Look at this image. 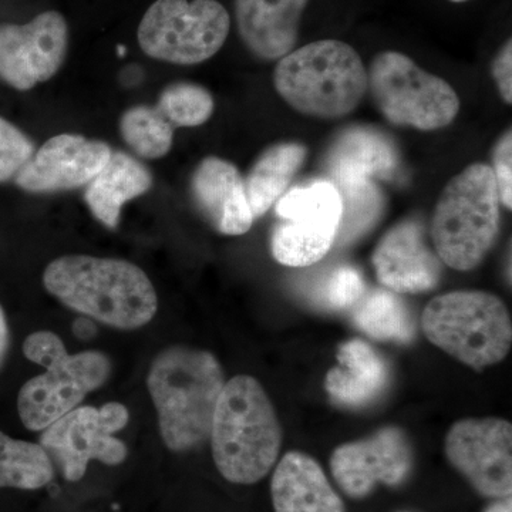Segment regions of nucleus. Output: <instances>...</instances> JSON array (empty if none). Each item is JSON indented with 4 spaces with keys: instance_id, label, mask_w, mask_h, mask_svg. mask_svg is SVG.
I'll return each mask as SVG.
<instances>
[{
    "instance_id": "1",
    "label": "nucleus",
    "mask_w": 512,
    "mask_h": 512,
    "mask_svg": "<svg viewBox=\"0 0 512 512\" xmlns=\"http://www.w3.org/2000/svg\"><path fill=\"white\" fill-rule=\"evenodd\" d=\"M43 284L67 308L113 328H143L158 309L146 272L123 259L62 256L47 265Z\"/></svg>"
},
{
    "instance_id": "2",
    "label": "nucleus",
    "mask_w": 512,
    "mask_h": 512,
    "mask_svg": "<svg viewBox=\"0 0 512 512\" xmlns=\"http://www.w3.org/2000/svg\"><path fill=\"white\" fill-rule=\"evenodd\" d=\"M224 386V370L211 352L171 346L158 353L148 370L147 387L165 446L181 453L210 439Z\"/></svg>"
},
{
    "instance_id": "3",
    "label": "nucleus",
    "mask_w": 512,
    "mask_h": 512,
    "mask_svg": "<svg viewBox=\"0 0 512 512\" xmlns=\"http://www.w3.org/2000/svg\"><path fill=\"white\" fill-rule=\"evenodd\" d=\"M215 466L229 483L251 485L278 463L282 427L274 404L255 377L225 382L211 426Z\"/></svg>"
},
{
    "instance_id": "4",
    "label": "nucleus",
    "mask_w": 512,
    "mask_h": 512,
    "mask_svg": "<svg viewBox=\"0 0 512 512\" xmlns=\"http://www.w3.org/2000/svg\"><path fill=\"white\" fill-rule=\"evenodd\" d=\"M276 92L293 110L315 119L348 116L367 93V69L348 43L318 40L279 59Z\"/></svg>"
},
{
    "instance_id": "5",
    "label": "nucleus",
    "mask_w": 512,
    "mask_h": 512,
    "mask_svg": "<svg viewBox=\"0 0 512 512\" xmlns=\"http://www.w3.org/2000/svg\"><path fill=\"white\" fill-rule=\"evenodd\" d=\"M500 195L491 165H468L441 191L431 220L440 261L456 271L476 269L500 232Z\"/></svg>"
},
{
    "instance_id": "6",
    "label": "nucleus",
    "mask_w": 512,
    "mask_h": 512,
    "mask_svg": "<svg viewBox=\"0 0 512 512\" xmlns=\"http://www.w3.org/2000/svg\"><path fill=\"white\" fill-rule=\"evenodd\" d=\"M23 353L46 372L23 384L18 412L26 429L43 431L64 414L79 407L87 394L107 382L109 357L97 350L69 355L56 333L40 330L23 342Z\"/></svg>"
},
{
    "instance_id": "7",
    "label": "nucleus",
    "mask_w": 512,
    "mask_h": 512,
    "mask_svg": "<svg viewBox=\"0 0 512 512\" xmlns=\"http://www.w3.org/2000/svg\"><path fill=\"white\" fill-rule=\"evenodd\" d=\"M421 329L434 346L476 370L503 362L512 345L510 312L490 292L456 291L431 299Z\"/></svg>"
},
{
    "instance_id": "8",
    "label": "nucleus",
    "mask_w": 512,
    "mask_h": 512,
    "mask_svg": "<svg viewBox=\"0 0 512 512\" xmlns=\"http://www.w3.org/2000/svg\"><path fill=\"white\" fill-rule=\"evenodd\" d=\"M367 90L394 126L436 131L450 126L460 111L456 90L399 52L379 53L367 70Z\"/></svg>"
},
{
    "instance_id": "9",
    "label": "nucleus",
    "mask_w": 512,
    "mask_h": 512,
    "mask_svg": "<svg viewBox=\"0 0 512 512\" xmlns=\"http://www.w3.org/2000/svg\"><path fill=\"white\" fill-rule=\"evenodd\" d=\"M231 29L217 0H157L138 26V45L151 59L198 64L220 52Z\"/></svg>"
},
{
    "instance_id": "10",
    "label": "nucleus",
    "mask_w": 512,
    "mask_h": 512,
    "mask_svg": "<svg viewBox=\"0 0 512 512\" xmlns=\"http://www.w3.org/2000/svg\"><path fill=\"white\" fill-rule=\"evenodd\" d=\"M278 224L272 255L281 265L306 268L325 258L338 238L342 200L330 181H315L286 191L275 204Z\"/></svg>"
},
{
    "instance_id": "11",
    "label": "nucleus",
    "mask_w": 512,
    "mask_h": 512,
    "mask_svg": "<svg viewBox=\"0 0 512 512\" xmlns=\"http://www.w3.org/2000/svg\"><path fill=\"white\" fill-rule=\"evenodd\" d=\"M130 420L124 404L76 407L43 430L40 446L53 463L59 464L67 481L82 480L90 461L119 466L127 458V447L113 436Z\"/></svg>"
},
{
    "instance_id": "12",
    "label": "nucleus",
    "mask_w": 512,
    "mask_h": 512,
    "mask_svg": "<svg viewBox=\"0 0 512 512\" xmlns=\"http://www.w3.org/2000/svg\"><path fill=\"white\" fill-rule=\"evenodd\" d=\"M444 451L478 494L491 500L512 493V424L498 417L458 420L448 430Z\"/></svg>"
},
{
    "instance_id": "13",
    "label": "nucleus",
    "mask_w": 512,
    "mask_h": 512,
    "mask_svg": "<svg viewBox=\"0 0 512 512\" xmlns=\"http://www.w3.org/2000/svg\"><path fill=\"white\" fill-rule=\"evenodd\" d=\"M414 467L412 443L402 429L383 427L366 439L342 444L330 457V473L353 500L369 497L379 484L400 487Z\"/></svg>"
},
{
    "instance_id": "14",
    "label": "nucleus",
    "mask_w": 512,
    "mask_h": 512,
    "mask_svg": "<svg viewBox=\"0 0 512 512\" xmlns=\"http://www.w3.org/2000/svg\"><path fill=\"white\" fill-rule=\"evenodd\" d=\"M69 47L66 19L56 10L40 13L26 25H0V79L18 90H30L52 79Z\"/></svg>"
},
{
    "instance_id": "15",
    "label": "nucleus",
    "mask_w": 512,
    "mask_h": 512,
    "mask_svg": "<svg viewBox=\"0 0 512 512\" xmlns=\"http://www.w3.org/2000/svg\"><path fill=\"white\" fill-rule=\"evenodd\" d=\"M113 153L109 144L79 136L59 134L49 138L15 177L22 190L35 194L74 190L100 173Z\"/></svg>"
},
{
    "instance_id": "16",
    "label": "nucleus",
    "mask_w": 512,
    "mask_h": 512,
    "mask_svg": "<svg viewBox=\"0 0 512 512\" xmlns=\"http://www.w3.org/2000/svg\"><path fill=\"white\" fill-rule=\"evenodd\" d=\"M377 281L399 295L431 291L439 285L443 262L424 239L420 222L407 220L389 229L372 256Z\"/></svg>"
},
{
    "instance_id": "17",
    "label": "nucleus",
    "mask_w": 512,
    "mask_h": 512,
    "mask_svg": "<svg viewBox=\"0 0 512 512\" xmlns=\"http://www.w3.org/2000/svg\"><path fill=\"white\" fill-rule=\"evenodd\" d=\"M191 197L205 220L221 234L244 235L254 224L244 178L224 158L207 157L198 164L191 177Z\"/></svg>"
},
{
    "instance_id": "18",
    "label": "nucleus",
    "mask_w": 512,
    "mask_h": 512,
    "mask_svg": "<svg viewBox=\"0 0 512 512\" xmlns=\"http://www.w3.org/2000/svg\"><path fill=\"white\" fill-rule=\"evenodd\" d=\"M309 0H235L239 36L259 59L276 60L292 52Z\"/></svg>"
},
{
    "instance_id": "19",
    "label": "nucleus",
    "mask_w": 512,
    "mask_h": 512,
    "mask_svg": "<svg viewBox=\"0 0 512 512\" xmlns=\"http://www.w3.org/2000/svg\"><path fill=\"white\" fill-rule=\"evenodd\" d=\"M271 497L275 512H346L322 466L302 451H289L276 463Z\"/></svg>"
},
{
    "instance_id": "20",
    "label": "nucleus",
    "mask_w": 512,
    "mask_h": 512,
    "mask_svg": "<svg viewBox=\"0 0 512 512\" xmlns=\"http://www.w3.org/2000/svg\"><path fill=\"white\" fill-rule=\"evenodd\" d=\"M339 366L329 370L325 389L336 404L350 409L369 406L389 383V366L362 339H350L338 349Z\"/></svg>"
},
{
    "instance_id": "21",
    "label": "nucleus",
    "mask_w": 512,
    "mask_h": 512,
    "mask_svg": "<svg viewBox=\"0 0 512 512\" xmlns=\"http://www.w3.org/2000/svg\"><path fill=\"white\" fill-rule=\"evenodd\" d=\"M397 156L392 141L369 127L343 131L330 148L328 168L332 184L375 181L390 178L396 170Z\"/></svg>"
},
{
    "instance_id": "22",
    "label": "nucleus",
    "mask_w": 512,
    "mask_h": 512,
    "mask_svg": "<svg viewBox=\"0 0 512 512\" xmlns=\"http://www.w3.org/2000/svg\"><path fill=\"white\" fill-rule=\"evenodd\" d=\"M153 187V175L123 151H113L100 173L86 185L84 200L94 217L111 229L119 225L126 202L146 194Z\"/></svg>"
},
{
    "instance_id": "23",
    "label": "nucleus",
    "mask_w": 512,
    "mask_h": 512,
    "mask_svg": "<svg viewBox=\"0 0 512 512\" xmlns=\"http://www.w3.org/2000/svg\"><path fill=\"white\" fill-rule=\"evenodd\" d=\"M308 150L296 141L266 148L245 178V192L254 218L264 217L288 191L293 178L305 163Z\"/></svg>"
},
{
    "instance_id": "24",
    "label": "nucleus",
    "mask_w": 512,
    "mask_h": 512,
    "mask_svg": "<svg viewBox=\"0 0 512 512\" xmlns=\"http://www.w3.org/2000/svg\"><path fill=\"white\" fill-rule=\"evenodd\" d=\"M357 328L370 338L384 342L409 343L416 335L412 313L399 293L389 289H375L355 306Z\"/></svg>"
},
{
    "instance_id": "25",
    "label": "nucleus",
    "mask_w": 512,
    "mask_h": 512,
    "mask_svg": "<svg viewBox=\"0 0 512 512\" xmlns=\"http://www.w3.org/2000/svg\"><path fill=\"white\" fill-rule=\"evenodd\" d=\"M53 477L55 467L45 448L0 431V488L39 490Z\"/></svg>"
},
{
    "instance_id": "26",
    "label": "nucleus",
    "mask_w": 512,
    "mask_h": 512,
    "mask_svg": "<svg viewBox=\"0 0 512 512\" xmlns=\"http://www.w3.org/2000/svg\"><path fill=\"white\" fill-rule=\"evenodd\" d=\"M120 131L128 147L148 160L167 156L173 147L174 127L157 107H131L121 117Z\"/></svg>"
},
{
    "instance_id": "27",
    "label": "nucleus",
    "mask_w": 512,
    "mask_h": 512,
    "mask_svg": "<svg viewBox=\"0 0 512 512\" xmlns=\"http://www.w3.org/2000/svg\"><path fill=\"white\" fill-rule=\"evenodd\" d=\"M342 200L338 241L348 244L367 231L382 214L383 200L375 181L336 184Z\"/></svg>"
},
{
    "instance_id": "28",
    "label": "nucleus",
    "mask_w": 512,
    "mask_h": 512,
    "mask_svg": "<svg viewBox=\"0 0 512 512\" xmlns=\"http://www.w3.org/2000/svg\"><path fill=\"white\" fill-rule=\"evenodd\" d=\"M157 110L175 127H200L214 113V99L205 87L195 83H174L165 87Z\"/></svg>"
},
{
    "instance_id": "29",
    "label": "nucleus",
    "mask_w": 512,
    "mask_h": 512,
    "mask_svg": "<svg viewBox=\"0 0 512 512\" xmlns=\"http://www.w3.org/2000/svg\"><path fill=\"white\" fill-rule=\"evenodd\" d=\"M366 286L362 272L352 265H339L320 281L315 292L319 305L332 311L355 308L365 295Z\"/></svg>"
},
{
    "instance_id": "30",
    "label": "nucleus",
    "mask_w": 512,
    "mask_h": 512,
    "mask_svg": "<svg viewBox=\"0 0 512 512\" xmlns=\"http://www.w3.org/2000/svg\"><path fill=\"white\" fill-rule=\"evenodd\" d=\"M35 154V146L25 133L0 117V183L18 175Z\"/></svg>"
},
{
    "instance_id": "31",
    "label": "nucleus",
    "mask_w": 512,
    "mask_h": 512,
    "mask_svg": "<svg viewBox=\"0 0 512 512\" xmlns=\"http://www.w3.org/2000/svg\"><path fill=\"white\" fill-rule=\"evenodd\" d=\"M493 170L500 202L511 211L512 208V133L511 128L498 138L493 151Z\"/></svg>"
},
{
    "instance_id": "32",
    "label": "nucleus",
    "mask_w": 512,
    "mask_h": 512,
    "mask_svg": "<svg viewBox=\"0 0 512 512\" xmlns=\"http://www.w3.org/2000/svg\"><path fill=\"white\" fill-rule=\"evenodd\" d=\"M491 73L497 84L501 99L507 104L512 103V43L511 39L501 47L491 64Z\"/></svg>"
},
{
    "instance_id": "33",
    "label": "nucleus",
    "mask_w": 512,
    "mask_h": 512,
    "mask_svg": "<svg viewBox=\"0 0 512 512\" xmlns=\"http://www.w3.org/2000/svg\"><path fill=\"white\" fill-rule=\"evenodd\" d=\"M73 332L79 339H92L93 336L96 335V326H94L92 319L80 318L74 322Z\"/></svg>"
},
{
    "instance_id": "34",
    "label": "nucleus",
    "mask_w": 512,
    "mask_h": 512,
    "mask_svg": "<svg viewBox=\"0 0 512 512\" xmlns=\"http://www.w3.org/2000/svg\"><path fill=\"white\" fill-rule=\"evenodd\" d=\"M9 340L8 320H6L5 312H3L2 306H0V366H2L6 353H8Z\"/></svg>"
},
{
    "instance_id": "35",
    "label": "nucleus",
    "mask_w": 512,
    "mask_h": 512,
    "mask_svg": "<svg viewBox=\"0 0 512 512\" xmlns=\"http://www.w3.org/2000/svg\"><path fill=\"white\" fill-rule=\"evenodd\" d=\"M484 512H511V497L495 500L493 504L485 508Z\"/></svg>"
},
{
    "instance_id": "36",
    "label": "nucleus",
    "mask_w": 512,
    "mask_h": 512,
    "mask_svg": "<svg viewBox=\"0 0 512 512\" xmlns=\"http://www.w3.org/2000/svg\"><path fill=\"white\" fill-rule=\"evenodd\" d=\"M451 2H454V3H463V2H467V0H451Z\"/></svg>"
},
{
    "instance_id": "37",
    "label": "nucleus",
    "mask_w": 512,
    "mask_h": 512,
    "mask_svg": "<svg viewBox=\"0 0 512 512\" xmlns=\"http://www.w3.org/2000/svg\"><path fill=\"white\" fill-rule=\"evenodd\" d=\"M402 512H409V511H402Z\"/></svg>"
}]
</instances>
